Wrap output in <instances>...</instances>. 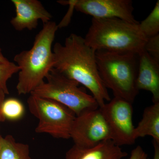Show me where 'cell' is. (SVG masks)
I'll return each mask as SVG.
<instances>
[{
  "instance_id": "obj_19",
  "label": "cell",
  "mask_w": 159,
  "mask_h": 159,
  "mask_svg": "<svg viewBox=\"0 0 159 159\" xmlns=\"http://www.w3.org/2000/svg\"><path fill=\"white\" fill-rule=\"evenodd\" d=\"M127 159H150L148 154L140 145L132 150L129 157Z\"/></svg>"
},
{
  "instance_id": "obj_2",
  "label": "cell",
  "mask_w": 159,
  "mask_h": 159,
  "mask_svg": "<svg viewBox=\"0 0 159 159\" xmlns=\"http://www.w3.org/2000/svg\"><path fill=\"white\" fill-rule=\"evenodd\" d=\"M58 29L55 22L43 24L35 36L32 48L14 56L13 60L20 68L16 86L19 95L31 94L44 81L53 68L52 44Z\"/></svg>"
},
{
  "instance_id": "obj_20",
  "label": "cell",
  "mask_w": 159,
  "mask_h": 159,
  "mask_svg": "<svg viewBox=\"0 0 159 159\" xmlns=\"http://www.w3.org/2000/svg\"><path fill=\"white\" fill-rule=\"evenodd\" d=\"M152 144L154 148L153 159H159V143L153 140Z\"/></svg>"
},
{
  "instance_id": "obj_12",
  "label": "cell",
  "mask_w": 159,
  "mask_h": 159,
  "mask_svg": "<svg viewBox=\"0 0 159 159\" xmlns=\"http://www.w3.org/2000/svg\"><path fill=\"white\" fill-rule=\"evenodd\" d=\"M127 155L120 146L108 140L91 148L74 145L66 152L65 159H123Z\"/></svg>"
},
{
  "instance_id": "obj_3",
  "label": "cell",
  "mask_w": 159,
  "mask_h": 159,
  "mask_svg": "<svg viewBox=\"0 0 159 159\" xmlns=\"http://www.w3.org/2000/svg\"><path fill=\"white\" fill-rule=\"evenodd\" d=\"M147 38L139 24L120 19L93 18L84 38L86 44L95 51L130 52L140 54L145 50Z\"/></svg>"
},
{
  "instance_id": "obj_9",
  "label": "cell",
  "mask_w": 159,
  "mask_h": 159,
  "mask_svg": "<svg viewBox=\"0 0 159 159\" xmlns=\"http://www.w3.org/2000/svg\"><path fill=\"white\" fill-rule=\"evenodd\" d=\"M74 9L93 18L120 19L134 24H139L133 15L131 0H71Z\"/></svg>"
},
{
  "instance_id": "obj_13",
  "label": "cell",
  "mask_w": 159,
  "mask_h": 159,
  "mask_svg": "<svg viewBox=\"0 0 159 159\" xmlns=\"http://www.w3.org/2000/svg\"><path fill=\"white\" fill-rule=\"evenodd\" d=\"M147 136L152 137L153 141L159 143V102L153 103L144 109L142 119L135 127L136 140Z\"/></svg>"
},
{
  "instance_id": "obj_17",
  "label": "cell",
  "mask_w": 159,
  "mask_h": 159,
  "mask_svg": "<svg viewBox=\"0 0 159 159\" xmlns=\"http://www.w3.org/2000/svg\"><path fill=\"white\" fill-rule=\"evenodd\" d=\"M20 68L14 62H0V89L6 95L9 94L7 82L12 75L19 72Z\"/></svg>"
},
{
  "instance_id": "obj_4",
  "label": "cell",
  "mask_w": 159,
  "mask_h": 159,
  "mask_svg": "<svg viewBox=\"0 0 159 159\" xmlns=\"http://www.w3.org/2000/svg\"><path fill=\"white\" fill-rule=\"evenodd\" d=\"M96 56L99 75L107 89L111 90L114 97L133 103L139 93V54L98 51Z\"/></svg>"
},
{
  "instance_id": "obj_8",
  "label": "cell",
  "mask_w": 159,
  "mask_h": 159,
  "mask_svg": "<svg viewBox=\"0 0 159 159\" xmlns=\"http://www.w3.org/2000/svg\"><path fill=\"white\" fill-rule=\"evenodd\" d=\"M70 139L73 140L74 145L85 148L111 140L109 129L99 107L86 110L76 116Z\"/></svg>"
},
{
  "instance_id": "obj_18",
  "label": "cell",
  "mask_w": 159,
  "mask_h": 159,
  "mask_svg": "<svg viewBox=\"0 0 159 159\" xmlns=\"http://www.w3.org/2000/svg\"><path fill=\"white\" fill-rule=\"evenodd\" d=\"M144 49L154 60L159 62V34L147 39Z\"/></svg>"
},
{
  "instance_id": "obj_23",
  "label": "cell",
  "mask_w": 159,
  "mask_h": 159,
  "mask_svg": "<svg viewBox=\"0 0 159 159\" xmlns=\"http://www.w3.org/2000/svg\"><path fill=\"white\" fill-rule=\"evenodd\" d=\"M6 120L4 116H3L1 112V110H0V122H3ZM1 136V135H0Z\"/></svg>"
},
{
  "instance_id": "obj_22",
  "label": "cell",
  "mask_w": 159,
  "mask_h": 159,
  "mask_svg": "<svg viewBox=\"0 0 159 159\" xmlns=\"http://www.w3.org/2000/svg\"><path fill=\"white\" fill-rule=\"evenodd\" d=\"M9 61V60L3 55L2 52V49L0 48V62L6 63Z\"/></svg>"
},
{
  "instance_id": "obj_15",
  "label": "cell",
  "mask_w": 159,
  "mask_h": 159,
  "mask_svg": "<svg viewBox=\"0 0 159 159\" xmlns=\"http://www.w3.org/2000/svg\"><path fill=\"white\" fill-rule=\"evenodd\" d=\"M142 33L147 37L159 34V1H157L153 10L145 20L139 23Z\"/></svg>"
},
{
  "instance_id": "obj_1",
  "label": "cell",
  "mask_w": 159,
  "mask_h": 159,
  "mask_svg": "<svg viewBox=\"0 0 159 159\" xmlns=\"http://www.w3.org/2000/svg\"><path fill=\"white\" fill-rule=\"evenodd\" d=\"M52 50L53 69L90 91L99 107L110 101L98 71L96 51L86 44L84 38L72 33L63 44L55 43Z\"/></svg>"
},
{
  "instance_id": "obj_14",
  "label": "cell",
  "mask_w": 159,
  "mask_h": 159,
  "mask_svg": "<svg viewBox=\"0 0 159 159\" xmlns=\"http://www.w3.org/2000/svg\"><path fill=\"white\" fill-rule=\"evenodd\" d=\"M0 159H32L28 144L16 142L11 135L0 136Z\"/></svg>"
},
{
  "instance_id": "obj_16",
  "label": "cell",
  "mask_w": 159,
  "mask_h": 159,
  "mask_svg": "<svg viewBox=\"0 0 159 159\" xmlns=\"http://www.w3.org/2000/svg\"><path fill=\"white\" fill-rule=\"evenodd\" d=\"M0 110L5 119L10 121H16L21 119L25 112L23 103L14 98L5 99Z\"/></svg>"
},
{
  "instance_id": "obj_21",
  "label": "cell",
  "mask_w": 159,
  "mask_h": 159,
  "mask_svg": "<svg viewBox=\"0 0 159 159\" xmlns=\"http://www.w3.org/2000/svg\"><path fill=\"white\" fill-rule=\"evenodd\" d=\"M6 94L4 93V91L2 89H0V108H1L3 102L5 100V96H6Z\"/></svg>"
},
{
  "instance_id": "obj_5",
  "label": "cell",
  "mask_w": 159,
  "mask_h": 159,
  "mask_svg": "<svg viewBox=\"0 0 159 159\" xmlns=\"http://www.w3.org/2000/svg\"><path fill=\"white\" fill-rule=\"evenodd\" d=\"M31 95L54 100L73 111L76 116L83 111L99 107L96 99L76 81L52 69Z\"/></svg>"
},
{
  "instance_id": "obj_10",
  "label": "cell",
  "mask_w": 159,
  "mask_h": 159,
  "mask_svg": "<svg viewBox=\"0 0 159 159\" xmlns=\"http://www.w3.org/2000/svg\"><path fill=\"white\" fill-rule=\"evenodd\" d=\"M16 10V16L10 21L16 30H31L37 28L39 20L43 24L51 21L52 15L38 0H12Z\"/></svg>"
},
{
  "instance_id": "obj_6",
  "label": "cell",
  "mask_w": 159,
  "mask_h": 159,
  "mask_svg": "<svg viewBox=\"0 0 159 159\" xmlns=\"http://www.w3.org/2000/svg\"><path fill=\"white\" fill-rule=\"evenodd\" d=\"M31 113L39 120L35 131L56 139H68L76 115L65 106L54 100L30 94L27 100Z\"/></svg>"
},
{
  "instance_id": "obj_7",
  "label": "cell",
  "mask_w": 159,
  "mask_h": 159,
  "mask_svg": "<svg viewBox=\"0 0 159 159\" xmlns=\"http://www.w3.org/2000/svg\"><path fill=\"white\" fill-rule=\"evenodd\" d=\"M132 104L114 97L99 107L109 129L111 141L119 146L133 145L136 140L134 137Z\"/></svg>"
},
{
  "instance_id": "obj_11",
  "label": "cell",
  "mask_w": 159,
  "mask_h": 159,
  "mask_svg": "<svg viewBox=\"0 0 159 159\" xmlns=\"http://www.w3.org/2000/svg\"><path fill=\"white\" fill-rule=\"evenodd\" d=\"M136 87L150 92L153 103L159 102V62L156 61L145 50L139 54V65Z\"/></svg>"
}]
</instances>
